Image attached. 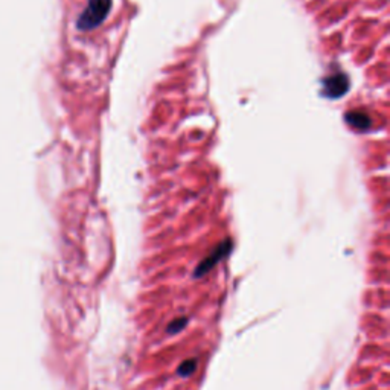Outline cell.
I'll return each instance as SVG.
<instances>
[{"mask_svg":"<svg viewBox=\"0 0 390 390\" xmlns=\"http://www.w3.org/2000/svg\"><path fill=\"white\" fill-rule=\"evenodd\" d=\"M111 0H89L87 8L80 14L77 28L83 32L93 31L107 18L110 12Z\"/></svg>","mask_w":390,"mask_h":390,"instance_id":"6da1fadb","label":"cell"},{"mask_svg":"<svg viewBox=\"0 0 390 390\" xmlns=\"http://www.w3.org/2000/svg\"><path fill=\"white\" fill-rule=\"evenodd\" d=\"M349 89V78L343 72L332 74L322 81V93L326 98L337 99L343 96Z\"/></svg>","mask_w":390,"mask_h":390,"instance_id":"7a4b0ae2","label":"cell"},{"mask_svg":"<svg viewBox=\"0 0 390 390\" xmlns=\"http://www.w3.org/2000/svg\"><path fill=\"white\" fill-rule=\"evenodd\" d=\"M230 249H232V242L227 239V241H224V242H221L212 253H210V256H207L200 265H198V269H197V276H201V275H204L206 272H209L216 262H220L229 252H230Z\"/></svg>","mask_w":390,"mask_h":390,"instance_id":"3957f363","label":"cell"},{"mask_svg":"<svg viewBox=\"0 0 390 390\" xmlns=\"http://www.w3.org/2000/svg\"><path fill=\"white\" fill-rule=\"evenodd\" d=\"M345 119H346V124L357 131H368L372 125L371 116L363 111H348Z\"/></svg>","mask_w":390,"mask_h":390,"instance_id":"277c9868","label":"cell"},{"mask_svg":"<svg viewBox=\"0 0 390 390\" xmlns=\"http://www.w3.org/2000/svg\"><path fill=\"white\" fill-rule=\"evenodd\" d=\"M197 368V361L195 360H188L185 361L180 368H179V375H183V377H188L191 375Z\"/></svg>","mask_w":390,"mask_h":390,"instance_id":"5b68a950","label":"cell"},{"mask_svg":"<svg viewBox=\"0 0 390 390\" xmlns=\"http://www.w3.org/2000/svg\"><path fill=\"white\" fill-rule=\"evenodd\" d=\"M186 322H188L186 319H177V320H174V322L168 326V331L173 332V334H174V332H179L180 329H183V326L186 325Z\"/></svg>","mask_w":390,"mask_h":390,"instance_id":"8992f818","label":"cell"}]
</instances>
